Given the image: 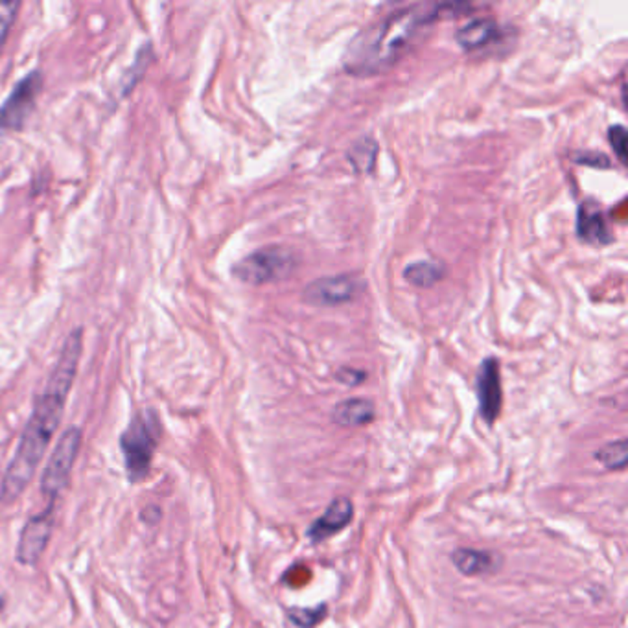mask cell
I'll return each instance as SVG.
<instances>
[{"label": "cell", "mask_w": 628, "mask_h": 628, "mask_svg": "<svg viewBox=\"0 0 628 628\" xmlns=\"http://www.w3.org/2000/svg\"><path fill=\"white\" fill-rule=\"evenodd\" d=\"M83 352V330L76 328L63 343L56 367L49 382L33 404L30 421L21 435L15 455L0 483V504L12 505L24 494L32 483L41 460H43L49 444L52 442L59 424L63 409L77 374V365Z\"/></svg>", "instance_id": "6da1fadb"}, {"label": "cell", "mask_w": 628, "mask_h": 628, "mask_svg": "<svg viewBox=\"0 0 628 628\" xmlns=\"http://www.w3.org/2000/svg\"><path fill=\"white\" fill-rule=\"evenodd\" d=\"M441 17V5H413L372 23L349 45L343 56L345 70L352 76L389 70Z\"/></svg>", "instance_id": "7a4b0ae2"}, {"label": "cell", "mask_w": 628, "mask_h": 628, "mask_svg": "<svg viewBox=\"0 0 628 628\" xmlns=\"http://www.w3.org/2000/svg\"><path fill=\"white\" fill-rule=\"evenodd\" d=\"M160 435V418L157 411L150 407L137 411L128 428L122 432L118 444L130 483H141L148 478Z\"/></svg>", "instance_id": "3957f363"}, {"label": "cell", "mask_w": 628, "mask_h": 628, "mask_svg": "<svg viewBox=\"0 0 628 628\" xmlns=\"http://www.w3.org/2000/svg\"><path fill=\"white\" fill-rule=\"evenodd\" d=\"M299 259L291 249L273 245L255 250L234 264L232 275L245 284H269L289 277L297 269Z\"/></svg>", "instance_id": "277c9868"}, {"label": "cell", "mask_w": 628, "mask_h": 628, "mask_svg": "<svg viewBox=\"0 0 628 628\" xmlns=\"http://www.w3.org/2000/svg\"><path fill=\"white\" fill-rule=\"evenodd\" d=\"M81 442V430L77 426H70L61 433L56 448L52 450L43 476H41V494L49 499V504H56L68 487Z\"/></svg>", "instance_id": "5b68a950"}, {"label": "cell", "mask_w": 628, "mask_h": 628, "mask_svg": "<svg viewBox=\"0 0 628 628\" xmlns=\"http://www.w3.org/2000/svg\"><path fill=\"white\" fill-rule=\"evenodd\" d=\"M45 77L41 70H32L17 81L12 95L0 105V130L21 132L35 109Z\"/></svg>", "instance_id": "8992f818"}, {"label": "cell", "mask_w": 628, "mask_h": 628, "mask_svg": "<svg viewBox=\"0 0 628 628\" xmlns=\"http://www.w3.org/2000/svg\"><path fill=\"white\" fill-rule=\"evenodd\" d=\"M56 525V504H49L45 511H41L39 514H33L32 518L26 520L19 543L15 550V560L21 566L33 568L39 564V560L43 559V553L47 551L52 532Z\"/></svg>", "instance_id": "52a82bcc"}, {"label": "cell", "mask_w": 628, "mask_h": 628, "mask_svg": "<svg viewBox=\"0 0 628 628\" xmlns=\"http://www.w3.org/2000/svg\"><path fill=\"white\" fill-rule=\"evenodd\" d=\"M363 287L365 282L352 275L324 277L310 282L305 287L303 299L312 306L332 308L352 301L356 296H360Z\"/></svg>", "instance_id": "ba28073f"}, {"label": "cell", "mask_w": 628, "mask_h": 628, "mask_svg": "<svg viewBox=\"0 0 628 628\" xmlns=\"http://www.w3.org/2000/svg\"><path fill=\"white\" fill-rule=\"evenodd\" d=\"M476 391H478V404H479V414L485 421V424L492 426L501 413V405H504V389H501V372H499V360L488 356L483 360L478 370L476 378Z\"/></svg>", "instance_id": "9c48e42d"}, {"label": "cell", "mask_w": 628, "mask_h": 628, "mask_svg": "<svg viewBox=\"0 0 628 628\" xmlns=\"http://www.w3.org/2000/svg\"><path fill=\"white\" fill-rule=\"evenodd\" d=\"M352 518H354L352 501L349 497H345V496L336 497L326 507L323 516H319L317 520L312 522V525L306 529V536L310 538L312 543L326 542L328 538L336 536L345 527H349Z\"/></svg>", "instance_id": "30bf717a"}, {"label": "cell", "mask_w": 628, "mask_h": 628, "mask_svg": "<svg viewBox=\"0 0 628 628\" xmlns=\"http://www.w3.org/2000/svg\"><path fill=\"white\" fill-rule=\"evenodd\" d=\"M577 234L592 245H606L612 241L608 222L597 205H580L577 214Z\"/></svg>", "instance_id": "8fae6325"}, {"label": "cell", "mask_w": 628, "mask_h": 628, "mask_svg": "<svg viewBox=\"0 0 628 628\" xmlns=\"http://www.w3.org/2000/svg\"><path fill=\"white\" fill-rule=\"evenodd\" d=\"M499 35V26L490 17H478L460 26L455 33L457 45L465 52H476L490 45Z\"/></svg>", "instance_id": "7c38bea8"}, {"label": "cell", "mask_w": 628, "mask_h": 628, "mask_svg": "<svg viewBox=\"0 0 628 628\" xmlns=\"http://www.w3.org/2000/svg\"><path fill=\"white\" fill-rule=\"evenodd\" d=\"M451 562L459 573L467 577H479L499 569L501 559L492 551H479L472 548H459L451 553Z\"/></svg>", "instance_id": "4fadbf2b"}, {"label": "cell", "mask_w": 628, "mask_h": 628, "mask_svg": "<svg viewBox=\"0 0 628 628\" xmlns=\"http://www.w3.org/2000/svg\"><path fill=\"white\" fill-rule=\"evenodd\" d=\"M376 416V407L367 398H347L332 411V421L343 428H358L370 424Z\"/></svg>", "instance_id": "5bb4252c"}, {"label": "cell", "mask_w": 628, "mask_h": 628, "mask_svg": "<svg viewBox=\"0 0 628 628\" xmlns=\"http://www.w3.org/2000/svg\"><path fill=\"white\" fill-rule=\"evenodd\" d=\"M376 157H378V144L370 137L356 141L347 151V159L356 174H370L376 166Z\"/></svg>", "instance_id": "9a60e30c"}, {"label": "cell", "mask_w": 628, "mask_h": 628, "mask_svg": "<svg viewBox=\"0 0 628 628\" xmlns=\"http://www.w3.org/2000/svg\"><path fill=\"white\" fill-rule=\"evenodd\" d=\"M444 268L435 262H413L405 268L404 277L409 284L416 287H432L444 277Z\"/></svg>", "instance_id": "2e32d148"}, {"label": "cell", "mask_w": 628, "mask_h": 628, "mask_svg": "<svg viewBox=\"0 0 628 628\" xmlns=\"http://www.w3.org/2000/svg\"><path fill=\"white\" fill-rule=\"evenodd\" d=\"M596 459L599 460V463H603V467L608 470H623L626 467V460H628L626 441L621 439V441H615V442L603 446L599 451H596Z\"/></svg>", "instance_id": "e0dca14e"}, {"label": "cell", "mask_w": 628, "mask_h": 628, "mask_svg": "<svg viewBox=\"0 0 628 628\" xmlns=\"http://www.w3.org/2000/svg\"><path fill=\"white\" fill-rule=\"evenodd\" d=\"M21 10L19 0H0V52L5 49L10 30Z\"/></svg>", "instance_id": "ac0fdd59"}, {"label": "cell", "mask_w": 628, "mask_h": 628, "mask_svg": "<svg viewBox=\"0 0 628 628\" xmlns=\"http://www.w3.org/2000/svg\"><path fill=\"white\" fill-rule=\"evenodd\" d=\"M287 617L299 628H314L326 617V605L315 608H291L287 610Z\"/></svg>", "instance_id": "d6986e66"}, {"label": "cell", "mask_w": 628, "mask_h": 628, "mask_svg": "<svg viewBox=\"0 0 628 628\" xmlns=\"http://www.w3.org/2000/svg\"><path fill=\"white\" fill-rule=\"evenodd\" d=\"M608 142L614 148L621 164H626V130L623 125H612L608 130Z\"/></svg>", "instance_id": "ffe728a7"}, {"label": "cell", "mask_w": 628, "mask_h": 628, "mask_svg": "<svg viewBox=\"0 0 628 628\" xmlns=\"http://www.w3.org/2000/svg\"><path fill=\"white\" fill-rule=\"evenodd\" d=\"M575 162L592 166V168H610V159L601 151H582L575 157Z\"/></svg>", "instance_id": "44dd1931"}, {"label": "cell", "mask_w": 628, "mask_h": 628, "mask_svg": "<svg viewBox=\"0 0 628 628\" xmlns=\"http://www.w3.org/2000/svg\"><path fill=\"white\" fill-rule=\"evenodd\" d=\"M365 378H367V374H365L363 370L352 369V367H343V369L338 370V374H336V380H338V382H341L343 386H350V387L360 386Z\"/></svg>", "instance_id": "7402d4cb"}, {"label": "cell", "mask_w": 628, "mask_h": 628, "mask_svg": "<svg viewBox=\"0 0 628 628\" xmlns=\"http://www.w3.org/2000/svg\"><path fill=\"white\" fill-rule=\"evenodd\" d=\"M162 518V513H160V509L157 507V505H151V507H146L144 511H142V520L148 523V525H155V523H159V520Z\"/></svg>", "instance_id": "603a6c76"}, {"label": "cell", "mask_w": 628, "mask_h": 628, "mask_svg": "<svg viewBox=\"0 0 628 628\" xmlns=\"http://www.w3.org/2000/svg\"><path fill=\"white\" fill-rule=\"evenodd\" d=\"M5 606H6V597H5V596H0V615H3Z\"/></svg>", "instance_id": "cb8c5ba5"}]
</instances>
